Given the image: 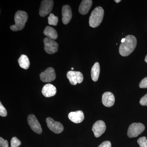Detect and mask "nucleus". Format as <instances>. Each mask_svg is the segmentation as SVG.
Listing matches in <instances>:
<instances>
[{"instance_id": "2eb2a0df", "label": "nucleus", "mask_w": 147, "mask_h": 147, "mask_svg": "<svg viewBox=\"0 0 147 147\" xmlns=\"http://www.w3.org/2000/svg\"><path fill=\"white\" fill-rule=\"evenodd\" d=\"M57 93L56 87L51 84H47L42 88V93L46 97L54 96Z\"/></svg>"}, {"instance_id": "c85d7f7f", "label": "nucleus", "mask_w": 147, "mask_h": 147, "mask_svg": "<svg viewBox=\"0 0 147 147\" xmlns=\"http://www.w3.org/2000/svg\"><path fill=\"white\" fill-rule=\"evenodd\" d=\"M115 1L117 3H119L121 2V0H115Z\"/></svg>"}, {"instance_id": "0eeeda50", "label": "nucleus", "mask_w": 147, "mask_h": 147, "mask_svg": "<svg viewBox=\"0 0 147 147\" xmlns=\"http://www.w3.org/2000/svg\"><path fill=\"white\" fill-rule=\"evenodd\" d=\"M67 77L69 80L70 84L72 85L81 84L84 80L83 74L79 71H69L67 74Z\"/></svg>"}, {"instance_id": "f03ea898", "label": "nucleus", "mask_w": 147, "mask_h": 147, "mask_svg": "<svg viewBox=\"0 0 147 147\" xmlns=\"http://www.w3.org/2000/svg\"><path fill=\"white\" fill-rule=\"evenodd\" d=\"M28 19V15L26 12L23 11H18L14 16L15 24L11 26L10 28L13 31L21 30L25 27Z\"/></svg>"}, {"instance_id": "1a4fd4ad", "label": "nucleus", "mask_w": 147, "mask_h": 147, "mask_svg": "<svg viewBox=\"0 0 147 147\" xmlns=\"http://www.w3.org/2000/svg\"><path fill=\"white\" fill-rule=\"evenodd\" d=\"M55 70L53 67H48L40 74V80L43 82H50L56 79Z\"/></svg>"}, {"instance_id": "f257e3e1", "label": "nucleus", "mask_w": 147, "mask_h": 147, "mask_svg": "<svg viewBox=\"0 0 147 147\" xmlns=\"http://www.w3.org/2000/svg\"><path fill=\"white\" fill-rule=\"evenodd\" d=\"M125 41L120 45L119 52L123 57H127L133 52L137 43L135 36L131 35H127L125 38Z\"/></svg>"}, {"instance_id": "6ab92c4d", "label": "nucleus", "mask_w": 147, "mask_h": 147, "mask_svg": "<svg viewBox=\"0 0 147 147\" xmlns=\"http://www.w3.org/2000/svg\"><path fill=\"white\" fill-rule=\"evenodd\" d=\"M18 61L19 65L21 68L25 69L29 68L30 65V61L26 55H21Z\"/></svg>"}, {"instance_id": "7ed1b4c3", "label": "nucleus", "mask_w": 147, "mask_h": 147, "mask_svg": "<svg viewBox=\"0 0 147 147\" xmlns=\"http://www.w3.org/2000/svg\"><path fill=\"white\" fill-rule=\"evenodd\" d=\"M104 11L101 7H96L92 11L89 18V25L92 28H96L101 24L104 16Z\"/></svg>"}, {"instance_id": "393cba45", "label": "nucleus", "mask_w": 147, "mask_h": 147, "mask_svg": "<svg viewBox=\"0 0 147 147\" xmlns=\"http://www.w3.org/2000/svg\"><path fill=\"white\" fill-rule=\"evenodd\" d=\"M0 147H9L8 142L7 140L0 138Z\"/></svg>"}, {"instance_id": "aec40b11", "label": "nucleus", "mask_w": 147, "mask_h": 147, "mask_svg": "<svg viewBox=\"0 0 147 147\" xmlns=\"http://www.w3.org/2000/svg\"><path fill=\"white\" fill-rule=\"evenodd\" d=\"M58 17L55 16L53 13H50V16L48 17V22L50 25L56 26L57 25Z\"/></svg>"}, {"instance_id": "f8f14e48", "label": "nucleus", "mask_w": 147, "mask_h": 147, "mask_svg": "<svg viewBox=\"0 0 147 147\" xmlns=\"http://www.w3.org/2000/svg\"><path fill=\"white\" fill-rule=\"evenodd\" d=\"M102 102L103 105L105 107H112L114 105L115 102V97L114 94L110 92H105L102 94Z\"/></svg>"}, {"instance_id": "412c9836", "label": "nucleus", "mask_w": 147, "mask_h": 147, "mask_svg": "<svg viewBox=\"0 0 147 147\" xmlns=\"http://www.w3.org/2000/svg\"><path fill=\"white\" fill-rule=\"evenodd\" d=\"M140 147H147V139L146 137H140L137 140Z\"/></svg>"}, {"instance_id": "bb28decb", "label": "nucleus", "mask_w": 147, "mask_h": 147, "mask_svg": "<svg viewBox=\"0 0 147 147\" xmlns=\"http://www.w3.org/2000/svg\"><path fill=\"white\" fill-rule=\"evenodd\" d=\"M98 147H111V144L109 141H105L100 144Z\"/></svg>"}, {"instance_id": "b1692460", "label": "nucleus", "mask_w": 147, "mask_h": 147, "mask_svg": "<svg viewBox=\"0 0 147 147\" xmlns=\"http://www.w3.org/2000/svg\"><path fill=\"white\" fill-rule=\"evenodd\" d=\"M139 87L141 88H147V77H145L142 79L139 84Z\"/></svg>"}, {"instance_id": "6e6552de", "label": "nucleus", "mask_w": 147, "mask_h": 147, "mask_svg": "<svg viewBox=\"0 0 147 147\" xmlns=\"http://www.w3.org/2000/svg\"><path fill=\"white\" fill-rule=\"evenodd\" d=\"M46 121L48 128L54 133L59 134L63 131L64 127L61 123L55 121L51 117L47 118Z\"/></svg>"}, {"instance_id": "cd10ccee", "label": "nucleus", "mask_w": 147, "mask_h": 147, "mask_svg": "<svg viewBox=\"0 0 147 147\" xmlns=\"http://www.w3.org/2000/svg\"><path fill=\"white\" fill-rule=\"evenodd\" d=\"M125 41V38H122L121 40V43H123V42H124Z\"/></svg>"}, {"instance_id": "5701e85b", "label": "nucleus", "mask_w": 147, "mask_h": 147, "mask_svg": "<svg viewBox=\"0 0 147 147\" xmlns=\"http://www.w3.org/2000/svg\"><path fill=\"white\" fill-rule=\"evenodd\" d=\"M7 115V112L5 108H4L1 102H0V116L5 117Z\"/></svg>"}, {"instance_id": "9d476101", "label": "nucleus", "mask_w": 147, "mask_h": 147, "mask_svg": "<svg viewBox=\"0 0 147 147\" xmlns=\"http://www.w3.org/2000/svg\"><path fill=\"white\" fill-rule=\"evenodd\" d=\"M28 122L33 131L38 134L42 133V129L41 125L34 115L31 114L28 116Z\"/></svg>"}, {"instance_id": "39448f33", "label": "nucleus", "mask_w": 147, "mask_h": 147, "mask_svg": "<svg viewBox=\"0 0 147 147\" xmlns=\"http://www.w3.org/2000/svg\"><path fill=\"white\" fill-rule=\"evenodd\" d=\"M54 1L52 0H43L41 1L39 8L40 16L45 17L50 13L53 9Z\"/></svg>"}, {"instance_id": "423d86ee", "label": "nucleus", "mask_w": 147, "mask_h": 147, "mask_svg": "<svg viewBox=\"0 0 147 147\" xmlns=\"http://www.w3.org/2000/svg\"><path fill=\"white\" fill-rule=\"evenodd\" d=\"M44 43V50L48 54H53L57 52L58 44L54 40L49 38H45L43 40Z\"/></svg>"}, {"instance_id": "dca6fc26", "label": "nucleus", "mask_w": 147, "mask_h": 147, "mask_svg": "<svg viewBox=\"0 0 147 147\" xmlns=\"http://www.w3.org/2000/svg\"><path fill=\"white\" fill-rule=\"evenodd\" d=\"M92 4V0H83L79 5V13L82 15H85L88 12Z\"/></svg>"}, {"instance_id": "7c9ffc66", "label": "nucleus", "mask_w": 147, "mask_h": 147, "mask_svg": "<svg viewBox=\"0 0 147 147\" xmlns=\"http://www.w3.org/2000/svg\"><path fill=\"white\" fill-rule=\"evenodd\" d=\"M71 69H72V70H73V69H74V68H73V67H72V68H71Z\"/></svg>"}, {"instance_id": "ddd939ff", "label": "nucleus", "mask_w": 147, "mask_h": 147, "mask_svg": "<svg viewBox=\"0 0 147 147\" xmlns=\"http://www.w3.org/2000/svg\"><path fill=\"white\" fill-rule=\"evenodd\" d=\"M63 23L65 25L68 24L72 17V11L71 7L68 5H65L62 9Z\"/></svg>"}, {"instance_id": "4468645a", "label": "nucleus", "mask_w": 147, "mask_h": 147, "mask_svg": "<svg viewBox=\"0 0 147 147\" xmlns=\"http://www.w3.org/2000/svg\"><path fill=\"white\" fill-rule=\"evenodd\" d=\"M68 117L69 119L74 123H79L84 121V113L81 110L72 112L68 114Z\"/></svg>"}, {"instance_id": "a211bd4d", "label": "nucleus", "mask_w": 147, "mask_h": 147, "mask_svg": "<svg viewBox=\"0 0 147 147\" xmlns=\"http://www.w3.org/2000/svg\"><path fill=\"white\" fill-rule=\"evenodd\" d=\"M100 67L98 63L96 62L93 66L91 69V75L92 80L94 82H97L100 74Z\"/></svg>"}, {"instance_id": "c756f323", "label": "nucleus", "mask_w": 147, "mask_h": 147, "mask_svg": "<svg viewBox=\"0 0 147 147\" xmlns=\"http://www.w3.org/2000/svg\"><path fill=\"white\" fill-rule=\"evenodd\" d=\"M145 61L147 63V55L146 56V57H145Z\"/></svg>"}, {"instance_id": "f3484780", "label": "nucleus", "mask_w": 147, "mask_h": 147, "mask_svg": "<svg viewBox=\"0 0 147 147\" xmlns=\"http://www.w3.org/2000/svg\"><path fill=\"white\" fill-rule=\"evenodd\" d=\"M43 34L47 38H49L50 39L55 40L57 38V33L53 27L49 26L46 27L43 31Z\"/></svg>"}, {"instance_id": "a878e982", "label": "nucleus", "mask_w": 147, "mask_h": 147, "mask_svg": "<svg viewBox=\"0 0 147 147\" xmlns=\"http://www.w3.org/2000/svg\"><path fill=\"white\" fill-rule=\"evenodd\" d=\"M139 102L141 105L147 106V94L141 98Z\"/></svg>"}, {"instance_id": "4be33fe9", "label": "nucleus", "mask_w": 147, "mask_h": 147, "mask_svg": "<svg viewBox=\"0 0 147 147\" xmlns=\"http://www.w3.org/2000/svg\"><path fill=\"white\" fill-rule=\"evenodd\" d=\"M21 145V142L16 137H13L11 141V147H18Z\"/></svg>"}, {"instance_id": "9b49d317", "label": "nucleus", "mask_w": 147, "mask_h": 147, "mask_svg": "<svg viewBox=\"0 0 147 147\" xmlns=\"http://www.w3.org/2000/svg\"><path fill=\"white\" fill-rule=\"evenodd\" d=\"M105 122L101 120L98 121L93 125L92 130L96 137H99L105 132L106 130Z\"/></svg>"}, {"instance_id": "20e7f679", "label": "nucleus", "mask_w": 147, "mask_h": 147, "mask_svg": "<svg viewBox=\"0 0 147 147\" xmlns=\"http://www.w3.org/2000/svg\"><path fill=\"white\" fill-rule=\"evenodd\" d=\"M144 125L142 123H134L129 127L127 130V136L129 138L137 137L145 130Z\"/></svg>"}]
</instances>
